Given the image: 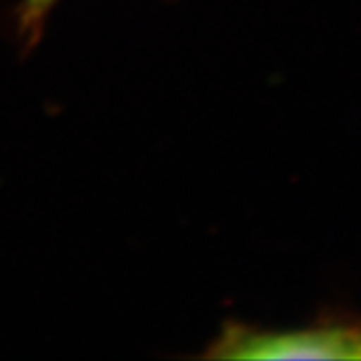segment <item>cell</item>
Listing matches in <instances>:
<instances>
[{
    "mask_svg": "<svg viewBox=\"0 0 361 361\" xmlns=\"http://www.w3.org/2000/svg\"><path fill=\"white\" fill-rule=\"evenodd\" d=\"M63 0H16V25L25 40H37Z\"/></svg>",
    "mask_w": 361,
    "mask_h": 361,
    "instance_id": "7a4b0ae2",
    "label": "cell"
},
{
    "mask_svg": "<svg viewBox=\"0 0 361 361\" xmlns=\"http://www.w3.org/2000/svg\"><path fill=\"white\" fill-rule=\"evenodd\" d=\"M205 355L213 360H361V319L351 313H331L297 329L227 323Z\"/></svg>",
    "mask_w": 361,
    "mask_h": 361,
    "instance_id": "6da1fadb",
    "label": "cell"
}]
</instances>
